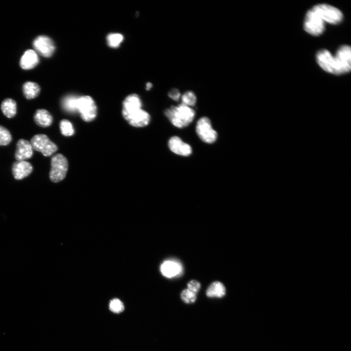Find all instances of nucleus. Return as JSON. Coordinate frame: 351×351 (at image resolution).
Returning a JSON list of instances; mask_svg holds the SVG:
<instances>
[{
    "label": "nucleus",
    "instance_id": "obj_1",
    "mask_svg": "<svg viewBox=\"0 0 351 351\" xmlns=\"http://www.w3.org/2000/svg\"><path fill=\"white\" fill-rule=\"evenodd\" d=\"M142 103L138 96L132 94L127 96L123 102L122 115L132 126L143 127L150 121V116L141 109Z\"/></svg>",
    "mask_w": 351,
    "mask_h": 351
},
{
    "label": "nucleus",
    "instance_id": "obj_2",
    "mask_svg": "<svg viewBox=\"0 0 351 351\" xmlns=\"http://www.w3.org/2000/svg\"><path fill=\"white\" fill-rule=\"evenodd\" d=\"M164 114L174 126L183 128L193 121L195 113L191 107L181 103L178 106H172L166 109Z\"/></svg>",
    "mask_w": 351,
    "mask_h": 351
},
{
    "label": "nucleus",
    "instance_id": "obj_3",
    "mask_svg": "<svg viewBox=\"0 0 351 351\" xmlns=\"http://www.w3.org/2000/svg\"><path fill=\"white\" fill-rule=\"evenodd\" d=\"M351 69V49L350 46L340 47L333 56V74L340 75L348 73Z\"/></svg>",
    "mask_w": 351,
    "mask_h": 351
},
{
    "label": "nucleus",
    "instance_id": "obj_4",
    "mask_svg": "<svg viewBox=\"0 0 351 351\" xmlns=\"http://www.w3.org/2000/svg\"><path fill=\"white\" fill-rule=\"evenodd\" d=\"M76 111L85 121L94 119L97 114V107L93 99L88 96L78 97L76 101Z\"/></svg>",
    "mask_w": 351,
    "mask_h": 351
},
{
    "label": "nucleus",
    "instance_id": "obj_5",
    "mask_svg": "<svg viewBox=\"0 0 351 351\" xmlns=\"http://www.w3.org/2000/svg\"><path fill=\"white\" fill-rule=\"evenodd\" d=\"M51 170L49 173L50 180L58 182L63 180L68 169V162L66 158L61 154H58L51 158Z\"/></svg>",
    "mask_w": 351,
    "mask_h": 351
},
{
    "label": "nucleus",
    "instance_id": "obj_6",
    "mask_svg": "<svg viewBox=\"0 0 351 351\" xmlns=\"http://www.w3.org/2000/svg\"><path fill=\"white\" fill-rule=\"evenodd\" d=\"M312 9L325 22L335 24L342 20L343 14L341 11L330 5L319 4L315 5Z\"/></svg>",
    "mask_w": 351,
    "mask_h": 351
},
{
    "label": "nucleus",
    "instance_id": "obj_7",
    "mask_svg": "<svg viewBox=\"0 0 351 351\" xmlns=\"http://www.w3.org/2000/svg\"><path fill=\"white\" fill-rule=\"evenodd\" d=\"M195 131L199 138L205 143L212 144L217 140V133L207 117H203L199 119L196 124Z\"/></svg>",
    "mask_w": 351,
    "mask_h": 351
},
{
    "label": "nucleus",
    "instance_id": "obj_8",
    "mask_svg": "<svg viewBox=\"0 0 351 351\" xmlns=\"http://www.w3.org/2000/svg\"><path fill=\"white\" fill-rule=\"evenodd\" d=\"M30 143L33 149L41 153L45 156H49L58 150L57 146L44 134L34 136Z\"/></svg>",
    "mask_w": 351,
    "mask_h": 351
},
{
    "label": "nucleus",
    "instance_id": "obj_9",
    "mask_svg": "<svg viewBox=\"0 0 351 351\" xmlns=\"http://www.w3.org/2000/svg\"><path fill=\"white\" fill-rule=\"evenodd\" d=\"M304 28L309 34L318 36L324 32L325 22L312 8L306 15Z\"/></svg>",
    "mask_w": 351,
    "mask_h": 351
},
{
    "label": "nucleus",
    "instance_id": "obj_10",
    "mask_svg": "<svg viewBox=\"0 0 351 351\" xmlns=\"http://www.w3.org/2000/svg\"><path fill=\"white\" fill-rule=\"evenodd\" d=\"M33 46L36 53L45 58L51 57L56 48L53 40L45 35L36 37L33 41Z\"/></svg>",
    "mask_w": 351,
    "mask_h": 351
},
{
    "label": "nucleus",
    "instance_id": "obj_11",
    "mask_svg": "<svg viewBox=\"0 0 351 351\" xmlns=\"http://www.w3.org/2000/svg\"><path fill=\"white\" fill-rule=\"evenodd\" d=\"M168 147L174 153L181 156H189L192 153V148L179 137L173 136L168 141Z\"/></svg>",
    "mask_w": 351,
    "mask_h": 351
},
{
    "label": "nucleus",
    "instance_id": "obj_12",
    "mask_svg": "<svg viewBox=\"0 0 351 351\" xmlns=\"http://www.w3.org/2000/svg\"><path fill=\"white\" fill-rule=\"evenodd\" d=\"M160 271L161 274L169 278L175 277L182 273L181 263L175 259H168L161 264Z\"/></svg>",
    "mask_w": 351,
    "mask_h": 351
},
{
    "label": "nucleus",
    "instance_id": "obj_13",
    "mask_svg": "<svg viewBox=\"0 0 351 351\" xmlns=\"http://www.w3.org/2000/svg\"><path fill=\"white\" fill-rule=\"evenodd\" d=\"M33 148L30 142L26 140L20 139L17 143L15 157L18 161H24L32 156Z\"/></svg>",
    "mask_w": 351,
    "mask_h": 351
},
{
    "label": "nucleus",
    "instance_id": "obj_14",
    "mask_svg": "<svg viewBox=\"0 0 351 351\" xmlns=\"http://www.w3.org/2000/svg\"><path fill=\"white\" fill-rule=\"evenodd\" d=\"M316 60L319 65L325 71L333 73V56L327 50L322 49L316 54Z\"/></svg>",
    "mask_w": 351,
    "mask_h": 351
},
{
    "label": "nucleus",
    "instance_id": "obj_15",
    "mask_svg": "<svg viewBox=\"0 0 351 351\" xmlns=\"http://www.w3.org/2000/svg\"><path fill=\"white\" fill-rule=\"evenodd\" d=\"M14 177L20 180L29 176L33 171L30 163L26 161H18L14 163L12 168Z\"/></svg>",
    "mask_w": 351,
    "mask_h": 351
},
{
    "label": "nucleus",
    "instance_id": "obj_16",
    "mask_svg": "<svg viewBox=\"0 0 351 351\" xmlns=\"http://www.w3.org/2000/svg\"><path fill=\"white\" fill-rule=\"evenodd\" d=\"M37 53L33 50L25 51L20 60V65L24 70H30L35 68L39 63Z\"/></svg>",
    "mask_w": 351,
    "mask_h": 351
},
{
    "label": "nucleus",
    "instance_id": "obj_17",
    "mask_svg": "<svg viewBox=\"0 0 351 351\" xmlns=\"http://www.w3.org/2000/svg\"><path fill=\"white\" fill-rule=\"evenodd\" d=\"M36 123L41 127L50 126L53 121V117L50 113L45 109H38L34 116Z\"/></svg>",
    "mask_w": 351,
    "mask_h": 351
},
{
    "label": "nucleus",
    "instance_id": "obj_18",
    "mask_svg": "<svg viewBox=\"0 0 351 351\" xmlns=\"http://www.w3.org/2000/svg\"><path fill=\"white\" fill-rule=\"evenodd\" d=\"M226 293V289L222 283L214 281L210 284L206 291V295L209 297L221 298Z\"/></svg>",
    "mask_w": 351,
    "mask_h": 351
},
{
    "label": "nucleus",
    "instance_id": "obj_19",
    "mask_svg": "<svg viewBox=\"0 0 351 351\" xmlns=\"http://www.w3.org/2000/svg\"><path fill=\"white\" fill-rule=\"evenodd\" d=\"M40 91V86L36 82L26 81L22 86L23 95L28 99H33L37 97L39 94Z\"/></svg>",
    "mask_w": 351,
    "mask_h": 351
},
{
    "label": "nucleus",
    "instance_id": "obj_20",
    "mask_svg": "<svg viewBox=\"0 0 351 351\" xmlns=\"http://www.w3.org/2000/svg\"><path fill=\"white\" fill-rule=\"evenodd\" d=\"M1 109L3 114L7 117H13L17 113L16 102L12 98H6L1 103Z\"/></svg>",
    "mask_w": 351,
    "mask_h": 351
},
{
    "label": "nucleus",
    "instance_id": "obj_21",
    "mask_svg": "<svg viewBox=\"0 0 351 351\" xmlns=\"http://www.w3.org/2000/svg\"><path fill=\"white\" fill-rule=\"evenodd\" d=\"M78 97L74 95H68L62 98L61 105L66 111L74 113L76 111V101Z\"/></svg>",
    "mask_w": 351,
    "mask_h": 351
},
{
    "label": "nucleus",
    "instance_id": "obj_22",
    "mask_svg": "<svg viewBox=\"0 0 351 351\" xmlns=\"http://www.w3.org/2000/svg\"><path fill=\"white\" fill-rule=\"evenodd\" d=\"M123 35L119 33H114L109 34L106 38L107 43L112 48L119 47L123 40Z\"/></svg>",
    "mask_w": 351,
    "mask_h": 351
},
{
    "label": "nucleus",
    "instance_id": "obj_23",
    "mask_svg": "<svg viewBox=\"0 0 351 351\" xmlns=\"http://www.w3.org/2000/svg\"><path fill=\"white\" fill-rule=\"evenodd\" d=\"M182 104L189 107L194 106L197 100L195 94L191 91L185 92L181 97Z\"/></svg>",
    "mask_w": 351,
    "mask_h": 351
},
{
    "label": "nucleus",
    "instance_id": "obj_24",
    "mask_svg": "<svg viewBox=\"0 0 351 351\" xmlns=\"http://www.w3.org/2000/svg\"><path fill=\"white\" fill-rule=\"evenodd\" d=\"M61 134L65 136H71L74 134V129L72 123L68 120L62 119L59 123Z\"/></svg>",
    "mask_w": 351,
    "mask_h": 351
},
{
    "label": "nucleus",
    "instance_id": "obj_25",
    "mask_svg": "<svg viewBox=\"0 0 351 351\" xmlns=\"http://www.w3.org/2000/svg\"><path fill=\"white\" fill-rule=\"evenodd\" d=\"M180 295L182 300L188 304L195 302L196 299V293L187 288L182 291Z\"/></svg>",
    "mask_w": 351,
    "mask_h": 351
},
{
    "label": "nucleus",
    "instance_id": "obj_26",
    "mask_svg": "<svg viewBox=\"0 0 351 351\" xmlns=\"http://www.w3.org/2000/svg\"><path fill=\"white\" fill-rule=\"evenodd\" d=\"M12 140L9 131L3 126L0 125V145H7Z\"/></svg>",
    "mask_w": 351,
    "mask_h": 351
},
{
    "label": "nucleus",
    "instance_id": "obj_27",
    "mask_svg": "<svg viewBox=\"0 0 351 351\" xmlns=\"http://www.w3.org/2000/svg\"><path fill=\"white\" fill-rule=\"evenodd\" d=\"M109 309L113 312L120 313L124 310V305L122 302L117 298L111 300L109 304Z\"/></svg>",
    "mask_w": 351,
    "mask_h": 351
},
{
    "label": "nucleus",
    "instance_id": "obj_28",
    "mask_svg": "<svg viewBox=\"0 0 351 351\" xmlns=\"http://www.w3.org/2000/svg\"><path fill=\"white\" fill-rule=\"evenodd\" d=\"M201 287L200 283L195 280H192L187 284V289L197 293Z\"/></svg>",
    "mask_w": 351,
    "mask_h": 351
},
{
    "label": "nucleus",
    "instance_id": "obj_29",
    "mask_svg": "<svg viewBox=\"0 0 351 351\" xmlns=\"http://www.w3.org/2000/svg\"><path fill=\"white\" fill-rule=\"evenodd\" d=\"M168 95L169 98L176 101L178 100L181 97L179 90L176 88H173L170 90L168 93Z\"/></svg>",
    "mask_w": 351,
    "mask_h": 351
},
{
    "label": "nucleus",
    "instance_id": "obj_30",
    "mask_svg": "<svg viewBox=\"0 0 351 351\" xmlns=\"http://www.w3.org/2000/svg\"><path fill=\"white\" fill-rule=\"evenodd\" d=\"M152 85H153L151 82H147L146 84V89L147 90H149L152 87Z\"/></svg>",
    "mask_w": 351,
    "mask_h": 351
}]
</instances>
